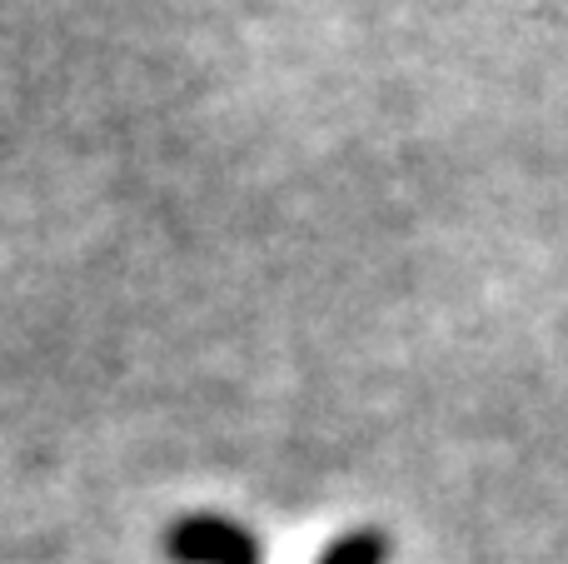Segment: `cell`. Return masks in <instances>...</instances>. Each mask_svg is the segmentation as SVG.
<instances>
[{"label": "cell", "mask_w": 568, "mask_h": 564, "mask_svg": "<svg viewBox=\"0 0 568 564\" xmlns=\"http://www.w3.org/2000/svg\"><path fill=\"white\" fill-rule=\"evenodd\" d=\"M170 564H265V550L245 525L225 515H185L165 530Z\"/></svg>", "instance_id": "obj_1"}, {"label": "cell", "mask_w": 568, "mask_h": 564, "mask_svg": "<svg viewBox=\"0 0 568 564\" xmlns=\"http://www.w3.org/2000/svg\"><path fill=\"white\" fill-rule=\"evenodd\" d=\"M320 564H389V535H379V530H354V535H339L320 555Z\"/></svg>", "instance_id": "obj_2"}]
</instances>
